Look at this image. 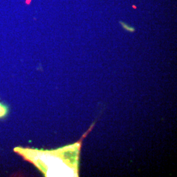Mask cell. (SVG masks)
<instances>
[{
    "label": "cell",
    "instance_id": "obj_1",
    "mask_svg": "<svg viewBox=\"0 0 177 177\" xmlns=\"http://www.w3.org/2000/svg\"><path fill=\"white\" fill-rule=\"evenodd\" d=\"M120 23H121V24L123 26V27L125 29H126V30H129V31H134L135 30V29H134L133 28H131V27H129V26H127V24H125L124 22H120Z\"/></svg>",
    "mask_w": 177,
    "mask_h": 177
},
{
    "label": "cell",
    "instance_id": "obj_2",
    "mask_svg": "<svg viewBox=\"0 0 177 177\" xmlns=\"http://www.w3.org/2000/svg\"><path fill=\"white\" fill-rule=\"evenodd\" d=\"M5 113V112L4 110H3V109L2 108V107H1V105H0V116H2V115H3Z\"/></svg>",
    "mask_w": 177,
    "mask_h": 177
}]
</instances>
